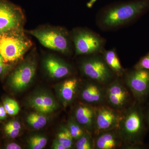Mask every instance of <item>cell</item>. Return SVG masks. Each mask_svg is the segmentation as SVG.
<instances>
[{"label":"cell","mask_w":149,"mask_h":149,"mask_svg":"<svg viewBox=\"0 0 149 149\" xmlns=\"http://www.w3.org/2000/svg\"><path fill=\"white\" fill-rule=\"evenodd\" d=\"M145 117H146L145 118H146L147 122L148 123V125L149 126V111H148V113H147L146 116H145Z\"/></svg>","instance_id":"d6a6232c"},{"label":"cell","mask_w":149,"mask_h":149,"mask_svg":"<svg viewBox=\"0 0 149 149\" xmlns=\"http://www.w3.org/2000/svg\"><path fill=\"white\" fill-rule=\"evenodd\" d=\"M149 8V0H136L114 6L106 12L102 24L108 27L122 25L133 20Z\"/></svg>","instance_id":"277c9868"},{"label":"cell","mask_w":149,"mask_h":149,"mask_svg":"<svg viewBox=\"0 0 149 149\" xmlns=\"http://www.w3.org/2000/svg\"><path fill=\"white\" fill-rule=\"evenodd\" d=\"M78 81L76 78H70L62 83L60 87L59 95L65 106L73 101L78 87Z\"/></svg>","instance_id":"e0dca14e"},{"label":"cell","mask_w":149,"mask_h":149,"mask_svg":"<svg viewBox=\"0 0 149 149\" xmlns=\"http://www.w3.org/2000/svg\"><path fill=\"white\" fill-rule=\"evenodd\" d=\"M3 104L7 113L10 115H16L19 111V107L18 103L13 99H5Z\"/></svg>","instance_id":"cb8c5ba5"},{"label":"cell","mask_w":149,"mask_h":149,"mask_svg":"<svg viewBox=\"0 0 149 149\" xmlns=\"http://www.w3.org/2000/svg\"><path fill=\"white\" fill-rule=\"evenodd\" d=\"M126 83L136 98H143L149 93V70L136 69L128 74Z\"/></svg>","instance_id":"30bf717a"},{"label":"cell","mask_w":149,"mask_h":149,"mask_svg":"<svg viewBox=\"0 0 149 149\" xmlns=\"http://www.w3.org/2000/svg\"><path fill=\"white\" fill-rule=\"evenodd\" d=\"M21 125L18 121L17 120H13L7 123L4 127V129L11 128V129H20Z\"/></svg>","instance_id":"83f0119b"},{"label":"cell","mask_w":149,"mask_h":149,"mask_svg":"<svg viewBox=\"0 0 149 149\" xmlns=\"http://www.w3.org/2000/svg\"><path fill=\"white\" fill-rule=\"evenodd\" d=\"M80 68L86 77L100 84L109 83L113 75V72L104 59L96 57L83 60Z\"/></svg>","instance_id":"52a82bcc"},{"label":"cell","mask_w":149,"mask_h":149,"mask_svg":"<svg viewBox=\"0 0 149 149\" xmlns=\"http://www.w3.org/2000/svg\"><path fill=\"white\" fill-rule=\"evenodd\" d=\"M135 69H144L149 70V54L139 61L135 67Z\"/></svg>","instance_id":"d4e9b609"},{"label":"cell","mask_w":149,"mask_h":149,"mask_svg":"<svg viewBox=\"0 0 149 149\" xmlns=\"http://www.w3.org/2000/svg\"><path fill=\"white\" fill-rule=\"evenodd\" d=\"M32 46L24 29L0 34V55L7 64L12 65L21 60Z\"/></svg>","instance_id":"7a4b0ae2"},{"label":"cell","mask_w":149,"mask_h":149,"mask_svg":"<svg viewBox=\"0 0 149 149\" xmlns=\"http://www.w3.org/2000/svg\"><path fill=\"white\" fill-rule=\"evenodd\" d=\"M128 100V91L119 81L111 83L106 90V100L113 109H121Z\"/></svg>","instance_id":"8fae6325"},{"label":"cell","mask_w":149,"mask_h":149,"mask_svg":"<svg viewBox=\"0 0 149 149\" xmlns=\"http://www.w3.org/2000/svg\"><path fill=\"white\" fill-rule=\"evenodd\" d=\"M11 67L12 65L6 63L2 57L0 55V76L6 73Z\"/></svg>","instance_id":"484cf974"},{"label":"cell","mask_w":149,"mask_h":149,"mask_svg":"<svg viewBox=\"0 0 149 149\" xmlns=\"http://www.w3.org/2000/svg\"><path fill=\"white\" fill-rule=\"evenodd\" d=\"M67 128L73 139L78 140L85 133V130L75 119L70 120L68 123Z\"/></svg>","instance_id":"7402d4cb"},{"label":"cell","mask_w":149,"mask_h":149,"mask_svg":"<svg viewBox=\"0 0 149 149\" xmlns=\"http://www.w3.org/2000/svg\"><path fill=\"white\" fill-rule=\"evenodd\" d=\"M72 39L77 55L94 53L100 51L102 46V41L100 38L92 32L84 29L74 30Z\"/></svg>","instance_id":"ba28073f"},{"label":"cell","mask_w":149,"mask_h":149,"mask_svg":"<svg viewBox=\"0 0 149 149\" xmlns=\"http://www.w3.org/2000/svg\"><path fill=\"white\" fill-rule=\"evenodd\" d=\"M95 148L113 149L121 146L122 139L118 129L108 130L97 135L94 139Z\"/></svg>","instance_id":"9a60e30c"},{"label":"cell","mask_w":149,"mask_h":149,"mask_svg":"<svg viewBox=\"0 0 149 149\" xmlns=\"http://www.w3.org/2000/svg\"><path fill=\"white\" fill-rule=\"evenodd\" d=\"M145 118L142 109L137 104L130 107L121 115L118 129L123 142L131 146L142 145Z\"/></svg>","instance_id":"6da1fadb"},{"label":"cell","mask_w":149,"mask_h":149,"mask_svg":"<svg viewBox=\"0 0 149 149\" xmlns=\"http://www.w3.org/2000/svg\"><path fill=\"white\" fill-rule=\"evenodd\" d=\"M6 111L3 106L0 105V120L4 119L7 117Z\"/></svg>","instance_id":"f546056e"},{"label":"cell","mask_w":149,"mask_h":149,"mask_svg":"<svg viewBox=\"0 0 149 149\" xmlns=\"http://www.w3.org/2000/svg\"><path fill=\"white\" fill-rule=\"evenodd\" d=\"M56 139L65 149L72 148L73 139L67 127H63L61 130L58 133Z\"/></svg>","instance_id":"ffe728a7"},{"label":"cell","mask_w":149,"mask_h":149,"mask_svg":"<svg viewBox=\"0 0 149 149\" xmlns=\"http://www.w3.org/2000/svg\"><path fill=\"white\" fill-rule=\"evenodd\" d=\"M29 104L37 112L43 114L52 112L57 107V104L54 98L46 93H40L33 96L30 100Z\"/></svg>","instance_id":"2e32d148"},{"label":"cell","mask_w":149,"mask_h":149,"mask_svg":"<svg viewBox=\"0 0 149 149\" xmlns=\"http://www.w3.org/2000/svg\"><path fill=\"white\" fill-rule=\"evenodd\" d=\"M26 34L35 37L46 48L61 53H68L70 43L67 31L60 27L42 25L31 30H24Z\"/></svg>","instance_id":"3957f363"},{"label":"cell","mask_w":149,"mask_h":149,"mask_svg":"<svg viewBox=\"0 0 149 149\" xmlns=\"http://www.w3.org/2000/svg\"><path fill=\"white\" fill-rule=\"evenodd\" d=\"M121 115L109 107L96 108L94 132L97 135L102 132L118 129Z\"/></svg>","instance_id":"9c48e42d"},{"label":"cell","mask_w":149,"mask_h":149,"mask_svg":"<svg viewBox=\"0 0 149 149\" xmlns=\"http://www.w3.org/2000/svg\"><path fill=\"white\" fill-rule=\"evenodd\" d=\"M52 148L54 149H66L59 142L57 139L54 141Z\"/></svg>","instance_id":"f1b7e54d"},{"label":"cell","mask_w":149,"mask_h":149,"mask_svg":"<svg viewBox=\"0 0 149 149\" xmlns=\"http://www.w3.org/2000/svg\"><path fill=\"white\" fill-rule=\"evenodd\" d=\"M96 108L89 104H81L76 108L74 111V119L86 131L94 132L95 119Z\"/></svg>","instance_id":"4fadbf2b"},{"label":"cell","mask_w":149,"mask_h":149,"mask_svg":"<svg viewBox=\"0 0 149 149\" xmlns=\"http://www.w3.org/2000/svg\"><path fill=\"white\" fill-rule=\"evenodd\" d=\"M100 85L97 82L86 84L81 91V99L91 105L102 103L106 100V90Z\"/></svg>","instance_id":"5bb4252c"},{"label":"cell","mask_w":149,"mask_h":149,"mask_svg":"<svg viewBox=\"0 0 149 149\" xmlns=\"http://www.w3.org/2000/svg\"><path fill=\"white\" fill-rule=\"evenodd\" d=\"M104 59L113 72L118 76L123 75L124 70L115 51L112 50L106 52L104 54Z\"/></svg>","instance_id":"ac0fdd59"},{"label":"cell","mask_w":149,"mask_h":149,"mask_svg":"<svg viewBox=\"0 0 149 149\" xmlns=\"http://www.w3.org/2000/svg\"><path fill=\"white\" fill-rule=\"evenodd\" d=\"M47 140L44 136L35 135L31 137L29 141V145L30 149H42L47 145Z\"/></svg>","instance_id":"603a6c76"},{"label":"cell","mask_w":149,"mask_h":149,"mask_svg":"<svg viewBox=\"0 0 149 149\" xmlns=\"http://www.w3.org/2000/svg\"><path fill=\"white\" fill-rule=\"evenodd\" d=\"M96 1H97V0H90V1L87 3V7L88 8H91L93 7L94 3L96 2Z\"/></svg>","instance_id":"1f68e13d"},{"label":"cell","mask_w":149,"mask_h":149,"mask_svg":"<svg viewBox=\"0 0 149 149\" xmlns=\"http://www.w3.org/2000/svg\"><path fill=\"white\" fill-rule=\"evenodd\" d=\"M75 147L77 149H92L95 148L94 139L91 133L86 131L83 136L77 140Z\"/></svg>","instance_id":"44dd1931"},{"label":"cell","mask_w":149,"mask_h":149,"mask_svg":"<svg viewBox=\"0 0 149 149\" xmlns=\"http://www.w3.org/2000/svg\"><path fill=\"white\" fill-rule=\"evenodd\" d=\"M45 70L50 77L61 79L67 77L71 73L70 66L60 59L53 55H48L43 60Z\"/></svg>","instance_id":"7c38bea8"},{"label":"cell","mask_w":149,"mask_h":149,"mask_svg":"<svg viewBox=\"0 0 149 149\" xmlns=\"http://www.w3.org/2000/svg\"><path fill=\"white\" fill-rule=\"evenodd\" d=\"M37 63L35 58L28 57L10 74V85L14 91H23L32 83L36 74Z\"/></svg>","instance_id":"8992f818"},{"label":"cell","mask_w":149,"mask_h":149,"mask_svg":"<svg viewBox=\"0 0 149 149\" xmlns=\"http://www.w3.org/2000/svg\"><path fill=\"white\" fill-rule=\"evenodd\" d=\"M4 130L6 134L12 139L16 138L20 132V129L8 128V129H4Z\"/></svg>","instance_id":"4316f807"},{"label":"cell","mask_w":149,"mask_h":149,"mask_svg":"<svg viewBox=\"0 0 149 149\" xmlns=\"http://www.w3.org/2000/svg\"><path fill=\"white\" fill-rule=\"evenodd\" d=\"M7 149H21V147L16 143H12L8 144L6 147Z\"/></svg>","instance_id":"4dcf8cb0"},{"label":"cell","mask_w":149,"mask_h":149,"mask_svg":"<svg viewBox=\"0 0 149 149\" xmlns=\"http://www.w3.org/2000/svg\"><path fill=\"white\" fill-rule=\"evenodd\" d=\"M25 17L18 6L8 0H0V34L24 29Z\"/></svg>","instance_id":"5b68a950"},{"label":"cell","mask_w":149,"mask_h":149,"mask_svg":"<svg viewBox=\"0 0 149 149\" xmlns=\"http://www.w3.org/2000/svg\"><path fill=\"white\" fill-rule=\"evenodd\" d=\"M27 122L34 129L39 130L47 124V119L44 114L37 112L30 113L27 117Z\"/></svg>","instance_id":"d6986e66"}]
</instances>
